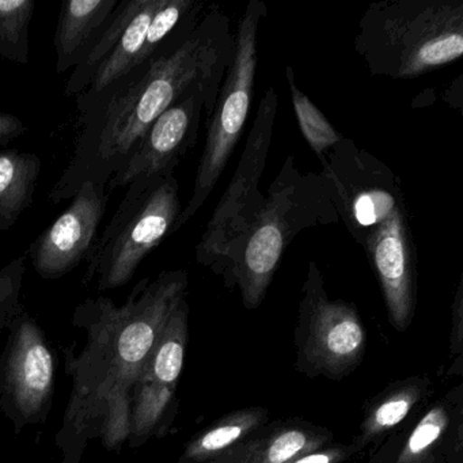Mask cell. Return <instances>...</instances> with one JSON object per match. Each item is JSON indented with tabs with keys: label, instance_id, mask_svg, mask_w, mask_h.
<instances>
[{
	"label": "cell",
	"instance_id": "1",
	"mask_svg": "<svg viewBox=\"0 0 463 463\" xmlns=\"http://www.w3.org/2000/svg\"><path fill=\"white\" fill-rule=\"evenodd\" d=\"M234 48L230 18L210 7L194 32L78 110L80 134L51 202L71 200L88 181L108 186L151 124L191 91L200 89L216 104Z\"/></svg>",
	"mask_w": 463,
	"mask_h": 463
},
{
	"label": "cell",
	"instance_id": "2",
	"mask_svg": "<svg viewBox=\"0 0 463 463\" xmlns=\"http://www.w3.org/2000/svg\"><path fill=\"white\" fill-rule=\"evenodd\" d=\"M188 283L186 270H166L140 281L120 307L97 298L77 308L89 341L72 365L74 390L63 428L77 443L99 436L115 447L129 438L132 390Z\"/></svg>",
	"mask_w": 463,
	"mask_h": 463
},
{
	"label": "cell",
	"instance_id": "3",
	"mask_svg": "<svg viewBox=\"0 0 463 463\" xmlns=\"http://www.w3.org/2000/svg\"><path fill=\"white\" fill-rule=\"evenodd\" d=\"M264 202L230 249L221 278L238 288L243 307L264 302L284 251L303 230L340 221L319 173H305L288 156L270 184Z\"/></svg>",
	"mask_w": 463,
	"mask_h": 463
},
{
	"label": "cell",
	"instance_id": "4",
	"mask_svg": "<svg viewBox=\"0 0 463 463\" xmlns=\"http://www.w3.org/2000/svg\"><path fill=\"white\" fill-rule=\"evenodd\" d=\"M354 44L373 77H422L463 55V0L376 2L363 13Z\"/></svg>",
	"mask_w": 463,
	"mask_h": 463
},
{
	"label": "cell",
	"instance_id": "5",
	"mask_svg": "<svg viewBox=\"0 0 463 463\" xmlns=\"http://www.w3.org/2000/svg\"><path fill=\"white\" fill-rule=\"evenodd\" d=\"M267 15V5L261 0H250L243 10L235 32L234 58L222 83L213 115L204 121L207 137L194 191L173 232L183 229L205 204L240 142L254 97L260 26Z\"/></svg>",
	"mask_w": 463,
	"mask_h": 463
},
{
	"label": "cell",
	"instance_id": "6",
	"mask_svg": "<svg viewBox=\"0 0 463 463\" xmlns=\"http://www.w3.org/2000/svg\"><path fill=\"white\" fill-rule=\"evenodd\" d=\"M181 211L175 175L131 184L86 259V280H96L99 289L126 286L143 260L173 234Z\"/></svg>",
	"mask_w": 463,
	"mask_h": 463
},
{
	"label": "cell",
	"instance_id": "7",
	"mask_svg": "<svg viewBox=\"0 0 463 463\" xmlns=\"http://www.w3.org/2000/svg\"><path fill=\"white\" fill-rule=\"evenodd\" d=\"M295 346L299 373L332 381L354 373L367 349V330L356 306L330 299L316 261H308L302 287Z\"/></svg>",
	"mask_w": 463,
	"mask_h": 463
},
{
	"label": "cell",
	"instance_id": "8",
	"mask_svg": "<svg viewBox=\"0 0 463 463\" xmlns=\"http://www.w3.org/2000/svg\"><path fill=\"white\" fill-rule=\"evenodd\" d=\"M278 110V93L273 88L267 89L234 175L197 243V264L207 267L215 275H222L230 249L264 202L260 180L267 166Z\"/></svg>",
	"mask_w": 463,
	"mask_h": 463
},
{
	"label": "cell",
	"instance_id": "9",
	"mask_svg": "<svg viewBox=\"0 0 463 463\" xmlns=\"http://www.w3.org/2000/svg\"><path fill=\"white\" fill-rule=\"evenodd\" d=\"M319 161V175L338 218L359 245L395 210L405 207L400 177L354 140L343 137Z\"/></svg>",
	"mask_w": 463,
	"mask_h": 463
},
{
	"label": "cell",
	"instance_id": "10",
	"mask_svg": "<svg viewBox=\"0 0 463 463\" xmlns=\"http://www.w3.org/2000/svg\"><path fill=\"white\" fill-rule=\"evenodd\" d=\"M213 108L200 89L186 94L151 124L108 186L128 188L134 183L175 175L184 156L196 146L203 120L210 118Z\"/></svg>",
	"mask_w": 463,
	"mask_h": 463
},
{
	"label": "cell",
	"instance_id": "11",
	"mask_svg": "<svg viewBox=\"0 0 463 463\" xmlns=\"http://www.w3.org/2000/svg\"><path fill=\"white\" fill-rule=\"evenodd\" d=\"M189 306L184 298L162 330L132 390L129 438L137 443L169 421L188 344Z\"/></svg>",
	"mask_w": 463,
	"mask_h": 463
},
{
	"label": "cell",
	"instance_id": "12",
	"mask_svg": "<svg viewBox=\"0 0 463 463\" xmlns=\"http://www.w3.org/2000/svg\"><path fill=\"white\" fill-rule=\"evenodd\" d=\"M365 463H463V383L433 398Z\"/></svg>",
	"mask_w": 463,
	"mask_h": 463
},
{
	"label": "cell",
	"instance_id": "13",
	"mask_svg": "<svg viewBox=\"0 0 463 463\" xmlns=\"http://www.w3.org/2000/svg\"><path fill=\"white\" fill-rule=\"evenodd\" d=\"M362 246L381 286L390 324L405 332L417 305V254L406 205L382 222Z\"/></svg>",
	"mask_w": 463,
	"mask_h": 463
},
{
	"label": "cell",
	"instance_id": "14",
	"mask_svg": "<svg viewBox=\"0 0 463 463\" xmlns=\"http://www.w3.org/2000/svg\"><path fill=\"white\" fill-rule=\"evenodd\" d=\"M107 188L82 184L69 208L32 243L29 256L42 278H61L88 259L107 211Z\"/></svg>",
	"mask_w": 463,
	"mask_h": 463
},
{
	"label": "cell",
	"instance_id": "15",
	"mask_svg": "<svg viewBox=\"0 0 463 463\" xmlns=\"http://www.w3.org/2000/svg\"><path fill=\"white\" fill-rule=\"evenodd\" d=\"M435 392V379L430 373H417L392 382L365 406L359 432L352 443L370 457L389 436L425 408Z\"/></svg>",
	"mask_w": 463,
	"mask_h": 463
},
{
	"label": "cell",
	"instance_id": "16",
	"mask_svg": "<svg viewBox=\"0 0 463 463\" xmlns=\"http://www.w3.org/2000/svg\"><path fill=\"white\" fill-rule=\"evenodd\" d=\"M7 375L18 411L26 419L36 416L50 397L55 364L42 332L32 319H24L18 326Z\"/></svg>",
	"mask_w": 463,
	"mask_h": 463
},
{
	"label": "cell",
	"instance_id": "17",
	"mask_svg": "<svg viewBox=\"0 0 463 463\" xmlns=\"http://www.w3.org/2000/svg\"><path fill=\"white\" fill-rule=\"evenodd\" d=\"M335 443L332 430L305 420L268 422L213 463H289Z\"/></svg>",
	"mask_w": 463,
	"mask_h": 463
},
{
	"label": "cell",
	"instance_id": "18",
	"mask_svg": "<svg viewBox=\"0 0 463 463\" xmlns=\"http://www.w3.org/2000/svg\"><path fill=\"white\" fill-rule=\"evenodd\" d=\"M121 0H67L55 32L56 71L74 70L107 29Z\"/></svg>",
	"mask_w": 463,
	"mask_h": 463
},
{
	"label": "cell",
	"instance_id": "19",
	"mask_svg": "<svg viewBox=\"0 0 463 463\" xmlns=\"http://www.w3.org/2000/svg\"><path fill=\"white\" fill-rule=\"evenodd\" d=\"M161 4L162 0H128V14L123 32L90 85L77 97L78 110L88 107L139 67V56L148 25Z\"/></svg>",
	"mask_w": 463,
	"mask_h": 463
},
{
	"label": "cell",
	"instance_id": "20",
	"mask_svg": "<svg viewBox=\"0 0 463 463\" xmlns=\"http://www.w3.org/2000/svg\"><path fill=\"white\" fill-rule=\"evenodd\" d=\"M269 416L268 409L250 406L221 417L186 444L180 463L215 462L268 424Z\"/></svg>",
	"mask_w": 463,
	"mask_h": 463
},
{
	"label": "cell",
	"instance_id": "21",
	"mask_svg": "<svg viewBox=\"0 0 463 463\" xmlns=\"http://www.w3.org/2000/svg\"><path fill=\"white\" fill-rule=\"evenodd\" d=\"M42 159L29 151H0V230H10L33 202Z\"/></svg>",
	"mask_w": 463,
	"mask_h": 463
},
{
	"label": "cell",
	"instance_id": "22",
	"mask_svg": "<svg viewBox=\"0 0 463 463\" xmlns=\"http://www.w3.org/2000/svg\"><path fill=\"white\" fill-rule=\"evenodd\" d=\"M36 10L33 0H0V56L13 63H29V26Z\"/></svg>",
	"mask_w": 463,
	"mask_h": 463
},
{
	"label": "cell",
	"instance_id": "23",
	"mask_svg": "<svg viewBox=\"0 0 463 463\" xmlns=\"http://www.w3.org/2000/svg\"><path fill=\"white\" fill-rule=\"evenodd\" d=\"M286 80L291 93L292 107L297 116L298 126L308 147L322 156L326 154L335 143L343 139L337 129L330 124L326 116L314 105V102L300 90L295 82L294 70L286 67Z\"/></svg>",
	"mask_w": 463,
	"mask_h": 463
},
{
	"label": "cell",
	"instance_id": "24",
	"mask_svg": "<svg viewBox=\"0 0 463 463\" xmlns=\"http://www.w3.org/2000/svg\"><path fill=\"white\" fill-rule=\"evenodd\" d=\"M447 379L463 376V275L458 280L454 302H452L451 332L449 340Z\"/></svg>",
	"mask_w": 463,
	"mask_h": 463
},
{
	"label": "cell",
	"instance_id": "25",
	"mask_svg": "<svg viewBox=\"0 0 463 463\" xmlns=\"http://www.w3.org/2000/svg\"><path fill=\"white\" fill-rule=\"evenodd\" d=\"M367 452L354 443H332L295 458L289 463H365Z\"/></svg>",
	"mask_w": 463,
	"mask_h": 463
},
{
	"label": "cell",
	"instance_id": "26",
	"mask_svg": "<svg viewBox=\"0 0 463 463\" xmlns=\"http://www.w3.org/2000/svg\"><path fill=\"white\" fill-rule=\"evenodd\" d=\"M28 131L23 120L9 113H0V151L17 137H23Z\"/></svg>",
	"mask_w": 463,
	"mask_h": 463
}]
</instances>
